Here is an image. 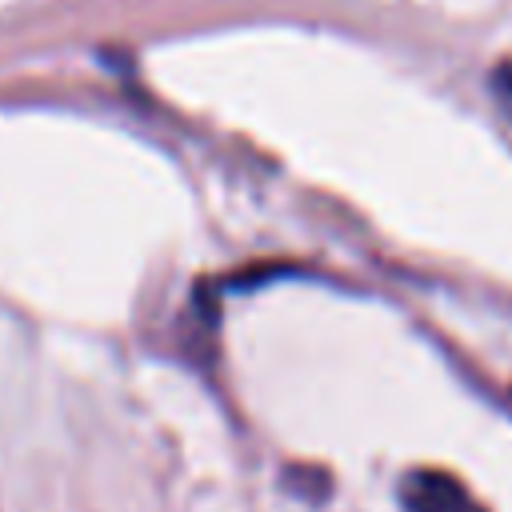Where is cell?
Returning <instances> with one entry per match:
<instances>
[{
    "instance_id": "6da1fadb",
    "label": "cell",
    "mask_w": 512,
    "mask_h": 512,
    "mask_svg": "<svg viewBox=\"0 0 512 512\" xmlns=\"http://www.w3.org/2000/svg\"><path fill=\"white\" fill-rule=\"evenodd\" d=\"M404 512H484V504L440 468H420L404 480Z\"/></svg>"
}]
</instances>
